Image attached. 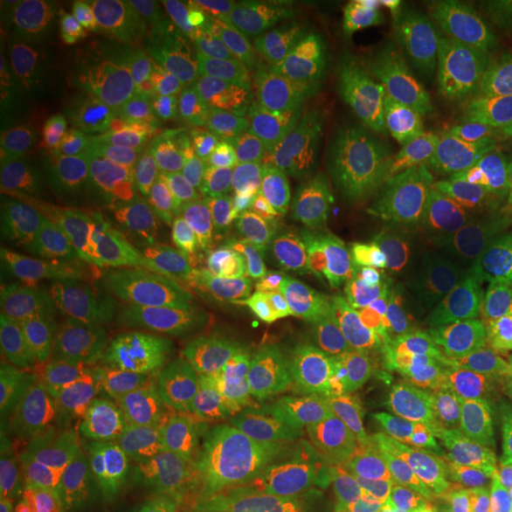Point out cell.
I'll return each instance as SVG.
<instances>
[{"instance_id":"cell-4","label":"cell","mask_w":512,"mask_h":512,"mask_svg":"<svg viewBox=\"0 0 512 512\" xmlns=\"http://www.w3.org/2000/svg\"><path fill=\"white\" fill-rule=\"evenodd\" d=\"M223 8L247 67L306 105H342L366 81L361 48L320 3L235 0Z\"/></svg>"},{"instance_id":"cell-33","label":"cell","mask_w":512,"mask_h":512,"mask_svg":"<svg viewBox=\"0 0 512 512\" xmlns=\"http://www.w3.org/2000/svg\"><path fill=\"white\" fill-rule=\"evenodd\" d=\"M496 235L512 254V190H498L494 202L484 211Z\"/></svg>"},{"instance_id":"cell-24","label":"cell","mask_w":512,"mask_h":512,"mask_svg":"<svg viewBox=\"0 0 512 512\" xmlns=\"http://www.w3.org/2000/svg\"><path fill=\"white\" fill-rule=\"evenodd\" d=\"M453 434L486 472L501 479L512 439V403L501 399L484 377L465 389Z\"/></svg>"},{"instance_id":"cell-35","label":"cell","mask_w":512,"mask_h":512,"mask_svg":"<svg viewBox=\"0 0 512 512\" xmlns=\"http://www.w3.org/2000/svg\"><path fill=\"white\" fill-rule=\"evenodd\" d=\"M5 512H76L72 508H67V505L62 503H55V501H48V498L43 496H24L19 498V501H12L10 505H5Z\"/></svg>"},{"instance_id":"cell-37","label":"cell","mask_w":512,"mask_h":512,"mask_svg":"<svg viewBox=\"0 0 512 512\" xmlns=\"http://www.w3.org/2000/svg\"><path fill=\"white\" fill-rule=\"evenodd\" d=\"M486 8L494 12V15L501 17L503 22L512 29V0H489Z\"/></svg>"},{"instance_id":"cell-6","label":"cell","mask_w":512,"mask_h":512,"mask_svg":"<svg viewBox=\"0 0 512 512\" xmlns=\"http://www.w3.org/2000/svg\"><path fill=\"white\" fill-rule=\"evenodd\" d=\"M140 19L112 0L43 3L29 34L38 93L86 107L121 79L136 53Z\"/></svg>"},{"instance_id":"cell-32","label":"cell","mask_w":512,"mask_h":512,"mask_svg":"<svg viewBox=\"0 0 512 512\" xmlns=\"http://www.w3.org/2000/svg\"><path fill=\"white\" fill-rule=\"evenodd\" d=\"M36 496H43V498H48V501L62 503L76 512H136V510L121 508V505L105 501V498L76 494V491H67V489H43V491H36Z\"/></svg>"},{"instance_id":"cell-36","label":"cell","mask_w":512,"mask_h":512,"mask_svg":"<svg viewBox=\"0 0 512 512\" xmlns=\"http://www.w3.org/2000/svg\"><path fill=\"white\" fill-rule=\"evenodd\" d=\"M309 512H373V508H370V505H366L363 501H358L356 496L344 494L342 498H337L335 503H328V505H323V508H316V510H309Z\"/></svg>"},{"instance_id":"cell-3","label":"cell","mask_w":512,"mask_h":512,"mask_svg":"<svg viewBox=\"0 0 512 512\" xmlns=\"http://www.w3.org/2000/svg\"><path fill=\"white\" fill-rule=\"evenodd\" d=\"M223 463L275 512H309L349 494L335 422L297 413L264 394L221 384Z\"/></svg>"},{"instance_id":"cell-11","label":"cell","mask_w":512,"mask_h":512,"mask_svg":"<svg viewBox=\"0 0 512 512\" xmlns=\"http://www.w3.org/2000/svg\"><path fill=\"white\" fill-rule=\"evenodd\" d=\"M81 110L38 93V100L27 102L24 117L31 174L69 221H79L98 202L105 166V140Z\"/></svg>"},{"instance_id":"cell-9","label":"cell","mask_w":512,"mask_h":512,"mask_svg":"<svg viewBox=\"0 0 512 512\" xmlns=\"http://www.w3.org/2000/svg\"><path fill=\"white\" fill-rule=\"evenodd\" d=\"M3 482L17 489H67L105 498L112 486L110 448L95 427L55 396L3 408Z\"/></svg>"},{"instance_id":"cell-31","label":"cell","mask_w":512,"mask_h":512,"mask_svg":"<svg viewBox=\"0 0 512 512\" xmlns=\"http://www.w3.org/2000/svg\"><path fill=\"white\" fill-rule=\"evenodd\" d=\"M482 105L489 110V117L494 121L496 131L512 138V67L496 74V83Z\"/></svg>"},{"instance_id":"cell-34","label":"cell","mask_w":512,"mask_h":512,"mask_svg":"<svg viewBox=\"0 0 512 512\" xmlns=\"http://www.w3.org/2000/svg\"><path fill=\"white\" fill-rule=\"evenodd\" d=\"M491 150H494L496 190H512V138L491 128Z\"/></svg>"},{"instance_id":"cell-39","label":"cell","mask_w":512,"mask_h":512,"mask_svg":"<svg viewBox=\"0 0 512 512\" xmlns=\"http://www.w3.org/2000/svg\"><path fill=\"white\" fill-rule=\"evenodd\" d=\"M501 482H505V486L512 491V439H510V446H508V456H505V467H503V477Z\"/></svg>"},{"instance_id":"cell-17","label":"cell","mask_w":512,"mask_h":512,"mask_svg":"<svg viewBox=\"0 0 512 512\" xmlns=\"http://www.w3.org/2000/svg\"><path fill=\"white\" fill-rule=\"evenodd\" d=\"M349 380L351 375L332 373V370L290 366V363L235 354L226 349V339H223V366L216 375V382L226 387L264 394L292 411L328 422H335L339 408L347 399Z\"/></svg>"},{"instance_id":"cell-22","label":"cell","mask_w":512,"mask_h":512,"mask_svg":"<svg viewBox=\"0 0 512 512\" xmlns=\"http://www.w3.org/2000/svg\"><path fill=\"white\" fill-rule=\"evenodd\" d=\"M164 294L150 285L128 290L114 304L107 320V358L110 366L136 382L145 375L166 330Z\"/></svg>"},{"instance_id":"cell-19","label":"cell","mask_w":512,"mask_h":512,"mask_svg":"<svg viewBox=\"0 0 512 512\" xmlns=\"http://www.w3.org/2000/svg\"><path fill=\"white\" fill-rule=\"evenodd\" d=\"M316 147L337 209V233H342L375 202L382 169L380 147L370 143L366 128L354 121H339L328 128Z\"/></svg>"},{"instance_id":"cell-27","label":"cell","mask_w":512,"mask_h":512,"mask_svg":"<svg viewBox=\"0 0 512 512\" xmlns=\"http://www.w3.org/2000/svg\"><path fill=\"white\" fill-rule=\"evenodd\" d=\"M181 36L211 72L228 76V79L247 76L249 67L240 53L238 38L223 5L204 3V0L185 5Z\"/></svg>"},{"instance_id":"cell-38","label":"cell","mask_w":512,"mask_h":512,"mask_svg":"<svg viewBox=\"0 0 512 512\" xmlns=\"http://www.w3.org/2000/svg\"><path fill=\"white\" fill-rule=\"evenodd\" d=\"M460 512H512V501H503V498H498V501H491V503H479V505H472V508H465Z\"/></svg>"},{"instance_id":"cell-10","label":"cell","mask_w":512,"mask_h":512,"mask_svg":"<svg viewBox=\"0 0 512 512\" xmlns=\"http://www.w3.org/2000/svg\"><path fill=\"white\" fill-rule=\"evenodd\" d=\"M389 323L392 313L373 306L313 302L290 292L271 330L247 339H226V349L264 361L351 375L349 370Z\"/></svg>"},{"instance_id":"cell-1","label":"cell","mask_w":512,"mask_h":512,"mask_svg":"<svg viewBox=\"0 0 512 512\" xmlns=\"http://www.w3.org/2000/svg\"><path fill=\"white\" fill-rule=\"evenodd\" d=\"M192 202L211 228L292 278L339 230L316 143L242 152L209 169Z\"/></svg>"},{"instance_id":"cell-18","label":"cell","mask_w":512,"mask_h":512,"mask_svg":"<svg viewBox=\"0 0 512 512\" xmlns=\"http://www.w3.org/2000/svg\"><path fill=\"white\" fill-rule=\"evenodd\" d=\"M380 159L382 169L375 190V204L380 209L389 238L441 240L444 235H451L463 214L448 202V197L389 157L384 150H380Z\"/></svg>"},{"instance_id":"cell-40","label":"cell","mask_w":512,"mask_h":512,"mask_svg":"<svg viewBox=\"0 0 512 512\" xmlns=\"http://www.w3.org/2000/svg\"><path fill=\"white\" fill-rule=\"evenodd\" d=\"M510 501H512V496H510Z\"/></svg>"},{"instance_id":"cell-20","label":"cell","mask_w":512,"mask_h":512,"mask_svg":"<svg viewBox=\"0 0 512 512\" xmlns=\"http://www.w3.org/2000/svg\"><path fill=\"white\" fill-rule=\"evenodd\" d=\"M406 439L432 486L437 512H460L501 498L496 477L477 463L453 432L406 434Z\"/></svg>"},{"instance_id":"cell-8","label":"cell","mask_w":512,"mask_h":512,"mask_svg":"<svg viewBox=\"0 0 512 512\" xmlns=\"http://www.w3.org/2000/svg\"><path fill=\"white\" fill-rule=\"evenodd\" d=\"M375 377L401 432H453L467 384L484 377L475 339L460 323H422L401 330L377 358Z\"/></svg>"},{"instance_id":"cell-30","label":"cell","mask_w":512,"mask_h":512,"mask_svg":"<svg viewBox=\"0 0 512 512\" xmlns=\"http://www.w3.org/2000/svg\"><path fill=\"white\" fill-rule=\"evenodd\" d=\"M475 344L489 387L501 399L512 403V325L503 320L479 325Z\"/></svg>"},{"instance_id":"cell-2","label":"cell","mask_w":512,"mask_h":512,"mask_svg":"<svg viewBox=\"0 0 512 512\" xmlns=\"http://www.w3.org/2000/svg\"><path fill=\"white\" fill-rule=\"evenodd\" d=\"M366 124L380 150L434 185L460 214L494 202L491 133L484 136L467 93L439 64L406 88H377Z\"/></svg>"},{"instance_id":"cell-16","label":"cell","mask_w":512,"mask_h":512,"mask_svg":"<svg viewBox=\"0 0 512 512\" xmlns=\"http://www.w3.org/2000/svg\"><path fill=\"white\" fill-rule=\"evenodd\" d=\"M446 280L456 297L486 316H512V254L484 216L460 221L448 238Z\"/></svg>"},{"instance_id":"cell-13","label":"cell","mask_w":512,"mask_h":512,"mask_svg":"<svg viewBox=\"0 0 512 512\" xmlns=\"http://www.w3.org/2000/svg\"><path fill=\"white\" fill-rule=\"evenodd\" d=\"M320 5L361 48L380 79L377 88H406L437 67V60L411 36L394 5L377 0H328Z\"/></svg>"},{"instance_id":"cell-14","label":"cell","mask_w":512,"mask_h":512,"mask_svg":"<svg viewBox=\"0 0 512 512\" xmlns=\"http://www.w3.org/2000/svg\"><path fill=\"white\" fill-rule=\"evenodd\" d=\"M292 292L313 302L361 304L392 313L382 280L380 245L356 233H337L292 278Z\"/></svg>"},{"instance_id":"cell-15","label":"cell","mask_w":512,"mask_h":512,"mask_svg":"<svg viewBox=\"0 0 512 512\" xmlns=\"http://www.w3.org/2000/svg\"><path fill=\"white\" fill-rule=\"evenodd\" d=\"M399 420L375 373H363L335 418V446L344 477L358 494H370L396 439Z\"/></svg>"},{"instance_id":"cell-7","label":"cell","mask_w":512,"mask_h":512,"mask_svg":"<svg viewBox=\"0 0 512 512\" xmlns=\"http://www.w3.org/2000/svg\"><path fill=\"white\" fill-rule=\"evenodd\" d=\"M169 290L185 320L219 339H247L273 328L292 275L214 230L176 261Z\"/></svg>"},{"instance_id":"cell-21","label":"cell","mask_w":512,"mask_h":512,"mask_svg":"<svg viewBox=\"0 0 512 512\" xmlns=\"http://www.w3.org/2000/svg\"><path fill=\"white\" fill-rule=\"evenodd\" d=\"M427 50L463 91L484 102L496 83V74L484 69L472 55L470 12L444 0H413L406 5Z\"/></svg>"},{"instance_id":"cell-28","label":"cell","mask_w":512,"mask_h":512,"mask_svg":"<svg viewBox=\"0 0 512 512\" xmlns=\"http://www.w3.org/2000/svg\"><path fill=\"white\" fill-rule=\"evenodd\" d=\"M368 498L373 512H437L432 486L403 432L377 472Z\"/></svg>"},{"instance_id":"cell-12","label":"cell","mask_w":512,"mask_h":512,"mask_svg":"<svg viewBox=\"0 0 512 512\" xmlns=\"http://www.w3.org/2000/svg\"><path fill=\"white\" fill-rule=\"evenodd\" d=\"M91 351L88 330L67 316H43L3 337L0 399L3 408L48 399L74 375Z\"/></svg>"},{"instance_id":"cell-25","label":"cell","mask_w":512,"mask_h":512,"mask_svg":"<svg viewBox=\"0 0 512 512\" xmlns=\"http://www.w3.org/2000/svg\"><path fill=\"white\" fill-rule=\"evenodd\" d=\"M380 271L389 294H396L403 302L439 297L446 283L444 242L389 238L380 245Z\"/></svg>"},{"instance_id":"cell-5","label":"cell","mask_w":512,"mask_h":512,"mask_svg":"<svg viewBox=\"0 0 512 512\" xmlns=\"http://www.w3.org/2000/svg\"><path fill=\"white\" fill-rule=\"evenodd\" d=\"M114 439L147 489L176 494L200 486L223 463L219 382L181 392L128 382L114 408Z\"/></svg>"},{"instance_id":"cell-26","label":"cell","mask_w":512,"mask_h":512,"mask_svg":"<svg viewBox=\"0 0 512 512\" xmlns=\"http://www.w3.org/2000/svg\"><path fill=\"white\" fill-rule=\"evenodd\" d=\"M152 91L164 110L178 112L214 91L211 69L183 36L159 34L150 50Z\"/></svg>"},{"instance_id":"cell-23","label":"cell","mask_w":512,"mask_h":512,"mask_svg":"<svg viewBox=\"0 0 512 512\" xmlns=\"http://www.w3.org/2000/svg\"><path fill=\"white\" fill-rule=\"evenodd\" d=\"M221 366L223 339L190 320H178L164 330L150 366L136 384L181 392L216 380Z\"/></svg>"},{"instance_id":"cell-29","label":"cell","mask_w":512,"mask_h":512,"mask_svg":"<svg viewBox=\"0 0 512 512\" xmlns=\"http://www.w3.org/2000/svg\"><path fill=\"white\" fill-rule=\"evenodd\" d=\"M472 55L489 72H505L512 67V29L494 15L486 3L470 5Z\"/></svg>"}]
</instances>
